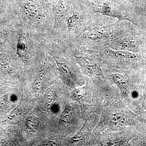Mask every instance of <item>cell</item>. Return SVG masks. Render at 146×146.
Returning a JSON list of instances; mask_svg holds the SVG:
<instances>
[{"label":"cell","mask_w":146,"mask_h":146,"mask_svg":"<svg viewBox=\"0 0 146 146\" xmlns=\"http://www.w3.org/2000/svg\"><path fill=\"white\" fill-rule=\"evenodd\" d=\"M55 0H16L12 16L20 27L42 39L50 36Z\"/></svg>","instance_id":"cell-1"},{"label":"cell","mask_w":146,"mask_h":146,"mask_svg":"<svg viewBox=\"0 0 146 146\" xmlns=\"http://www.w3.org/2000/svg\"><path fill=\"white\" fill-rule=\"evenodd\" d=\"M42 39L21 27L16 44V55L22 62L28 64L42 47Z\"/></svg>","instance_id":"cell-2"},{"label":"cell","mask_w":146,"mask_h":146,"mask_svg":"<svg viewBox=\"0 0 146 146\" xmlns=\"http://www.w3.org/2000/svg\"><path fill=\"white\" fill-rule=\"evenodd\" d=\"M94 12L101 13L105 16L118 18V20L122 21L126 20L132 23L136 24L135 22L129 18L127 15L120 11L118 9L108 2H101L96 3L94 5Z\"/></svg>","instance_id":"cell-3"},{"label":"cell","mask_w":146,"mask_h":146,"mask_svg":"<svg viewBox=\"0 0 146 146\" xmlns=\"http://www.w3.org/2000/svg\"><path fill=\"white\" fill-rule=\"evenodd\" d=\"M76 10H73L72 12L70 11V9L65 17L62 26L60 29L59 33L56 38H58L60 32L63 28L65 27L69 31H76L80 27L82 23V16Z\"/></svg>","instance_id":"cell-4"},{"label":"cell","mask_w":146,"mask_h":146,"mask_svg":"<svg viewBox=\"0 0 146 146\" xmlns=\"http://www.w3.org/2000/svg\"><path fill=\"white\" fill-rule=\"evenodd\" d=\"M142 44V40L137 37H129L118 40L115 43L116 48L119 50L130 51L136 52Z\"/></svg>","instance_id":"cell-5"},{"label":"cell","mask_w":146,"mask_h":146,"mask_svg":"<svg viewBox=\"0 0 146 146\" xmlns=\"http://www.w3.org/2000/svg\"><path fill=\"white\" fill-rule=\"evenodd\" d=\"M78 62L84 70L91 75H98L100 73L98 65L94 60L82 54L76 55Z\"/></svg>","instance_id":"cell-6"},{"label":"cell","mask_w":146,"mask_h":146,"mask_svg":"<svg viewBox=\"0 0 146 146\" xmlns=\"http://www.w3.org/2000/svg\"><path fill=\"white\" fill-rule=\"evenodd\" d=\"M111 56L116 59L127 60L132 63H141L143 61V58L136 53L125 50H111Z\"/></svg>","instance_id":"cell-7"},{"label":"cell","mask_w":146,"mask_h":146,"mask_svg":"<svg viewBox=\"0 0 146 146\" xmlns=\"http://www.w3.org/2000/svg\"><path fill=\"white\" fill-rule=\"evenodd\" d=\"M16 68L14 62L7 56H0V72L10 74L14 72Z\"/></svg>","instance_id":"cell-8"},{"label":"cell","mask_w":146,"mask_h":146,"mask_svg":"<svg viewBox=\"0 0 146 146\" xmlns=\"http://www.w3.org/2000/svg\"><path fill=\"white\" fill-rule=\"evenodd\" d=\"M112 78L114 82L121 91L126 95L129 94L130 86L127 80L123 76L119 73H115L112 74Z\"/></svg>","instance_id":"cell-9"},{"label":"cell","mask_w":146,"mask_h":146,"mask_svg":"<svg viewBox=\"0 0 146 146\" xmlns=\"http://www.w3.org/2000/svg\"><path fill=\"white\" fill-rule=\"evenodd\" d=\"M89 91L86 87H83L74 89L71 93V97L74 100L79 102H84L88 97Z\"/></svg>","instance_id":"cell-10"},{"label":"cell","mask_w":146,"mask_h":146,"mask_svg":"<svg viewBox=\"0 0 146 146\" xmlns=\"http://www.w3.org/2000/svg\"><path fill=\"white\" fill-rule=\"evenodd\" d=\"M111 120L115 125H123L129 123H132L129 119L127 115L121 112L113 113L111 116Z\"/></svg>","instance_id":"cell-11"},{"label":"cell","mask_w":146,"mask_h":146,"mask_svg":"<svg viewBox=\"0 0 146 146\" xmlns=\"http://www.w3.org/2000/svg\"><path fill=\"white\" fill-rule=\"evenodd\" d=\"M84 36L86 39L92 40H99L104 37L97 28L85 32L84 34Z\"/></svg>","instance_id":"cell-12"},{"label":"cell","mask_w":146,"mask_h":146,"mask_svg":"<svg viewBox=\"0 0 146 146\" xmlns=\"http://www.w3.org/2000/svg\"><path fill=\"white\" fill-rule=\"evenodd\" d=\"M39 121L38 118L34 116H31L27 120L26 127L29 130L35 132L37 130L39 125Z\"/></svg>","instance_id":"cell-13"},{"label":"cell","mask_w":146,"mask_h":146,"mask_svg":"<svg viewBox=\"0 0 146 146\" xmlns=\"http://www.w3.org/2000/svg\"><path fill=\"white\" fill-rule=\"evenodd\" d=\"M72 108L70 106H67L61 115L60 119V122L66 123L72 117Z\"/></svg>","instance_id":"cell-14"},{"label":"cell","mask_w":146,"mask_h":146,"mask_svg":"<svg viewBox=\"0 0 146 146\" xmlns=\"http://www.w3.org/2000/svg\"><path fill=\"white\" fill-rule=\"evenodd\" d=\"M141 108L144 113L146 115V82L145 84L141 103Z\"/></svg>","instance_id":"cell-15"},{"label":"cell","mask_w":146,"mask_h":146,"mask_svg":"<svg viewBox=\"0 0 146 146\" xmlns=\"http://www.w3.org/2000/svg\"><path fill=\"white\" fill-rule=\"evenodd\" d=\"M84 136V133L82 131H80L71 138V143L72 144L76 143L77 142L81 141L83 139Z\"/></svg>","instance_id":"cell-16"},{"label":"cell","mask_w":146,"mask_h":146,"mask_svg":"<svg viewBox=\"0 0 146 146\" xmlns=\"http://www.w3.org/2000/svg\"><path fill=\"white\" fill-rule=\"evenodd\" d=\"M43 145L44 146H56L57 144L53 141H49L45 142L43 144Z\"/></svg>","instance_id":"cell-17"},{"label":"cell","mask_w":146,"mask_h":146,"mask_svg":"<svg viewBox=\"0 0 146 146\" xmlns=\"http://www.w3.org/2000/svg\"><path fill=\"white\" fill-rule=\"evenodd\" d=\"M4 9V6L3 4V3H2L0 1V12L1 11H3Z\"/></svg>","instance_id":"cell-18"}]
</instances>
